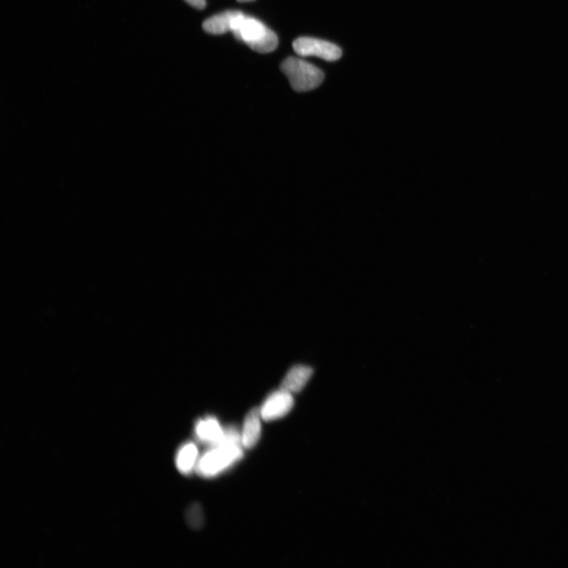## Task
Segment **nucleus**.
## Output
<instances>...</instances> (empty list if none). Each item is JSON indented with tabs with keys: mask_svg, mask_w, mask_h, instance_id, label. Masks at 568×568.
I'll use <instances>...</instances> for the list:
<instances>
[{
	"mask_svg": "<svg viewBox=\"0 0 568 568\" xmlns=\"http://www.w3.org/2000/svg\"><path fill=\"white\" fill-rule=\"evenodd\" d=\"M242 456V445L219 444L200 458L195 469L201 476L212 478L234 465Z\"/></svg>",
	"mask_w": 568,
	"mask_h": 568,
	"instance_id": "2",
	"label": "nucleus"
},
{
	"mask_svg": "<svg viewBox=\"0 0 568 568\" xmlns=\"http://www.w3.org/2000/svg\"><path fill=\"white\" fill-rule=\"evenodd\" d=\"M241 13L237 10H228L214 15L203 22V28L208 33L216 35L233 31L234 21Z\"/></svg>",
	"mask_w": 568,
	"mask_h": 568,
	"instance_id": "9",
	"label": "nucleus"
},
{
	"mask_svg": "<svg viewBox=\"0 0 568 568\" xmlns=\"http://www.w3.org/2000/svg\"><path fill=\"white\" fill-rule=\"evenodd\" d=\"M312 374L314 370L311 367L301 365L294 366L283 378L281 388L291 393L299 392L308 383Z\"/></svg>",
	"mask_w": 568,
	"mask_h": 568,
	"instance_id": "8",
	"label": "nucleus"
},
{
	"mask_svg": "<svg viewBox=\"0 0 568 568\" xmlns=\"http://www.w3.org/2000/svg\"><path fill=\"white\" fill-rule=\"evenodd\" d=\"M196 437L201 442L210 444L213 447L220 442L224 435V430L219 421L212 417L200 420L195 427Z\"/></svg>",
	"mask_w": 568,
	"mask_h": 568,
	"instance_id": "7",
	"label": "nucleus"
},
{
	"mask_svg": "<svg viewBox=\"0 0 568 568\" xmlns=\"http://www.w3.org/2000/svg\"><path fill=\"white\" fill-rule=\"evenodd\" d=\"M199 449L194 443H187L178 451L176 467L178 471L187 474L196 468L199 461Z\"/></svg>",
	"mask_w": 568,
	"mask_h": 568,
	"instance_id": "10",
	"label": "nucleus"
},
{
	"mask_svg": "<svg viewBox=\"0 0 568 568\" xmlns=\"http://www.w3.org/2000/svg\"><path fill=\"white\" fill-rule=\"evenodd\" d=\"M235 37L260 53H269L278 46L276 34L262 22L242 13L236 17L233 31Z\"/></svg>",
	"mask_w": 568,
	"mask_h": 568,
	"instance_id": "1",
	"label": "nucleus"
},
{
	"mask_svg": "<svg viewBox=\"0 0 568 568\" xmlns=\"http://www.w3.org/2000/svg\"><path fill=\"white\" fill-rule=\"evenodd\" d=\"M281 68L292 88L299 92L317 88L324 79L321 69L299 58H287L282 62Z\"/></svg>",
	"mask_w": 568,
	"mask_h": 568,
	"instance_id": "3",
	"label": "nucleus"
},
{
	"mask_svg": "<svg viewBox=\"0 0 568 568\" xmlns=\"http://www.w3.org/2000/svg\"><path fill=\"white\" fill-rule=\"evenodd\" d=\"M185 519L191 528L198 530L204 524V513L200 504L190 506L185 513Z\"/></svg>",
	"mask_w": 568,
	"mask_h": 568,
	"instance_id": "11",
	"label": "nucleus"
},
{
	"mask_svg": "<svg viewBox=\"0 0 568 568\" xmlns=\"http://www.w3.org/2000/svg\"><path fill=\"white\" fill-rule=\"evenodd\" d=\"M185 1L199 10L204 9L206 6V0H185Z\"/></svg>",
	"mask_w": 568,
	"mask_h": 568,
	"instance_id": "12",
	"label": "nucleus"
},
{
	"mask_svg": "<svg viewBox=\"0 0 568 568\" xmlns=\"http://www.w3.org/2000/svg\"><path fill=\"white\" fill-rule=\"evenodd\" d=\"M293 49L300 56H316L330 62L338 60L342 56V50L337 45L312 37L295 40Z\"/></svg>",
	"mask_w": 568,
	"mask_h": 568,
	"instance_id": "4",
	"label": "nucleus"
},
{
	"mask_svg": "<svg viewBox=\"0 0 568 568\" xmlns=\"http://www.w3.org/2000/svg\"><path fill=\"white\" fill-rule=\"evenodd\" d=\"M260 419H262L258 408L251 410L247 415L241 433L243 448L250 449L258 444L262 433Z\"/></svg>",
	"mask_w": 568,
	"mask_h": 568,
	"instance_id": "6",
	"label": "nucleus"
},
{
	"mask_svg": "<svg viewBox=\"0 0 568 568\" xmlns=\"http://www.w3.org/2000/svg\"><path fill=\"white\" fill-rule=\"evenodd\" d=\"M292 393L280 388L266 399L260 408V415L264 421H274L287 415L293 408Z\"/></svg>",
	"mask_w": 568,
	"mask_h": 568,
	"instance_id": "5",
	"label": "nucleus"
},
{
	"mask_svg": "<svg viewBox=\"0 0 568 568\" xmlns=\"http://www.w3.org/2000/svg\"><path fill=\"white\" fill-rule=\"evenodd\" d=\"M237 1H239V2H240V3H246V2H251V1H253V0H237Z\"/></svg>",
	"mask_w": 568,
	"mask_h": 568,
	"instance_id": "13",
	"label": "nucleus"
}]
</instances>
